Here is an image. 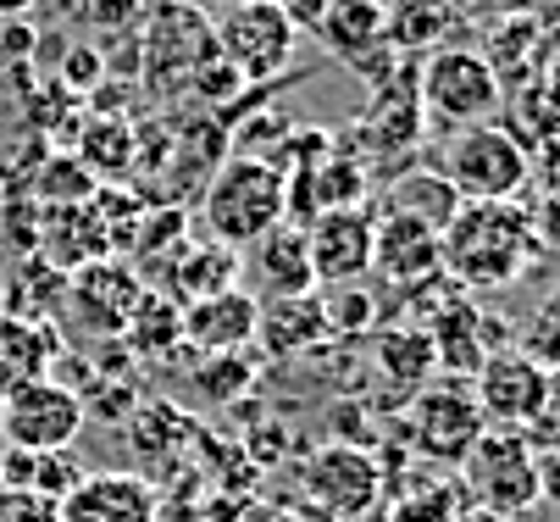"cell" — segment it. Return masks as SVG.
<instances>
[{
  "label": "cell",
  "instance_id": "6da1fadb",
  "mask_svg": "<svg viewBox=\"0 0 560 522\" xmlns=\"http://www.w3.org/2000/svg\"><path fill=\"white\" fill-rule=\"evenodd\" d=\"M538 234L533 217L516 200H466L444 229V278L460 294L505 289L533 267Z\"/></svg>",
  "mask_w": 560,
  "mask_h": 522
},
{
  "label": "cell",
  "instance_id": "7a4b0ae2",
  "mask_svg": "<svg viewBox=\"0 0 560 522\" xmlns=\"http://www.w3.org/2000/svg\"><path fill=\"white\" fill-rule=\"evenodd\" d=\"M200 217H206V234L217 245L250 251L256 240H267L278 229V222H289V173L272 156L238 151L211 173Z\"/></svg>",
  "mask_w": 560,
  "mask_h": 522
},
{
  "label": "cell",
  "instance_id": "3957f363",
  "mask_svg": "<svg viewBox=\"0 0 560 522\" xmlns=\"http://www.w3.org/2000/svg\"><path fill=\"white\" fill-rule=\"evenodd\" d=\"M417 101L422 117L439 128H477V123H494L505 106V90L494 79V67L483 61V50L471 45H439L422 72H417Z\"/></svg>",
  "mask_w": 560,
  "mask_h": 522
},
{
  "label": "cell",
  "instance_id": "277c9868",
  "mask_svg": "<svg viewBox=\"0 0 560 522\" xmlns=\"http://www.w3.org/2000/svg\"><path fill=\"white\" fill-rule=\"evenodd\" d=\"M460 489L477 511L516 517L538 506V444L511 428H489L460 462Z\"/></svg>",
  "mask_w": 560,
  "mask_h": 522
},
{
  "label": "cell",
  "instance_id": "5b68a950",
  "mask_svg": "<svg viewBox=\"0 0 560 522\" xmlns=\"http://www.w3.org/2000/svg\"><path fill=\"white\" fill-rule=\"evenodd\" d=\"M439 173L455 184L460 200H516L533 178V156L500 123H477V128H455L444 139Z\"/></svg>",
  "mask_w": 560,
  "mask_h": 522
},
{
  "label": "cell",
  "instance_id": "8992f818",
  "mask_svg": "<svg viewBox=\"0 0 560 522\" xmlns=\"http://www.w3.org/2000/svg\"><path fill=\"white\" fill-rule=\"evenodd\" d=\"M300 500L311 517L323 522H355L366 511H377L383 500V462L366 444H316L300 462Z\"/></svg>",
  "mask_w": 560,
  "mask_h": 522
},
{
  "label": "cell",
  "instance_id": "52a82bcc",
  "mask_svg": "<svg viewBox=\"0 0 560 522\" xmlns=\"http://www.w3.org/2000/svg\"><path fill=\"white\" fill-rule=\"evenodd\" d=\"M84 401L78 390L56 384V379H23L7 390L0 401V433H7L18 451H34V456H56L67 444L84 433Z\"/></svg>",
  "mask_w": 560,
  "mask_h": 522
},
{
  "label": "cell",
  "instance_id": "ba28073f",
  "mask_svg": "<svg viewBox=\"0 0 560 522\" xmlns=\"http://www.w3.org/2000/svg\"><path fill=\"white\" fill-rule=\"evenodd\" d=\"M211 34H217V61H228L238 72V84L278 79L294 56V39H300L278 0H238Z\"/></svg>",
  "mask_w": 560,
  "mask_h": 522
},
{
  "label": "cell",
  "instance_id": "9c48e42d",
  "mask_svg": "<svg viewBox=\"0 0 560 522\" xmlns=\"http://www.w3.org/2000/svg\"><path fill=\"white\" fill-rule=\"evenodd\" d=\"M489 433L483 411H477L471 390L466 384H428L411 395V411H406V439L411 451L433 467H460L466 451Z\"/></svg>",
  "mask_w": 560,
  "mask_h": 522
},
{
  "label": "cell",
  "instance_id": "30bf717a",
  "mask_svg": "<svg viewBox=\"0 0 560 522\" xmlns=\"http://www.w3.org/2000/svg\"><path fill=\"white\" fill-rule=\"evenodd\" d=\"M544 395H549V372L533 356L511 350V345L494 350L483 367H477V379H471V401H477V411H483V422L511 428V433L538 428Z\"/></svg>",
  "mask_w": 560,
  "mask_h": 522
},
{
  "label": "cell",
  "instance_id": "8fae6325",
  "mask_svg": "<svg viewBox=\"0 0 560 522\" xmlns=\"http://www.w3.org/2000/svg\"><path fill=\"white\" fill-rule=\"evenodd\" d=\"M305 251H311V272L323 289L366 278L372 272V211L366 206L316 211L305 222Z\"/></svg>",
  "mask_w": 560,
  "mask_h": 522
},
{
  "label": "cell",
  "instance_id": "7c38bea8",
  "mask_svg": "<svg viewBox=\"0 0 560 522\" xmlns=\"http://www.w3.org/2000/svg\"><path fill=\"white\" fill-rule=\"evenodd\" d=\"M372 272L394 289H417L444 272V240L417 217L377 211L372 217Z\"/></svg>",
  "mask_w": 560,
  "mask_h": 522
},
{
  "label": "cell",
  "instance_id": "4fadbf2b",
  "mask_svg": "<svg viewBox=\"0 0 560 522\" xmlns=\"http://www.w3.org/2000/svg\"><path fill=\"white\" fill-rule=\"evenodd\" d=\"M56 522H162V489L139 473H84Z\"/></svg>",
  "mask_w": 560,
  "mask_h": 522
},
{
  "label": "cell",
  "instance_id": "5bb4252c",
  "mask_svg": "<svg viewBox=\"0 0 560 522\" xmlns=\"http://www.w3.org/2000/svg\"><path fill=\"white\" fill-rule=\"evenodd\" d=\"M256 317H261V301L238 283L217 289V294H200V301L184 306V345H195L200 356L245 350L256 339Z\"/></svg>",
  "mask_w": 560,
  "mask_h": 522
},
{
  "label": "cell",
  "instance_id": "9a60e30c",
  "mask_svg": "<svg viewBox=\"0 0 560 522\" xmlns=\"http://www.w3.org/2000/svg\"><path fill=\"white\" fill-rule=\"evenodd\" d=\"M500 128L522 144L527 156L555 162V156H560V84H549L544 72H538V79H527V84L505 90Z\"/></svg>",
  "mask_w": 560,
  "mask_h": 522
},
{
  "label": "cell",
  "instance_id": "2e32d148",
  "mask_svg": "<svg viewBox=\"0 0 560 522\" xmlns=\"http://www.w3.org/2000/svg\"><path fill=\"white\" fill-rule=\"evenodd\" d=\"M250 272V283L267 294V301H283V294H311L316 272H311V251H305V229L294 222H278L267 240L250 245V262L238 267Z\"/></svg>",
  "mask_w": 560,
  "mask_h": 522
},
{
  "label": "cell",
  "instance_id": "e0dca14e",
  "mask_svg": "<svg viewBox=\"0 0 560 522\" xmlns=\"http://www.w3.org/2000/svg\"><path fill=\"white\" fill-rule=\"evenodd\" d=\"M256 339L272 356H305L328 339V312H323V294H283V301H261L256 317Z\"/></svg>",
  "mask_w": 560,
  "mask_h": 522
},
{
  "label": "cell",
  "instance_id": "ac0fdd59",
  "mask_svg": "<svg viewBox=\"0 0 560 522\" xmlns=\"http://www.w3.org/2000/svg\"><path fill=\"white\" fill-rule=\"evenodd\" d=\"M139 294H144L139 278L128 267H117V262H90L84 272L72 278V306L84 312V323L101 328V334H122Z\"/></svg>",
  "mask_w": 560,
  "mask_h": 522
},
{
  "label": "cell",
  "instance_id": "d6986e66",
  "mask_svg": "<svg viewBox=\"0 0 560 522\" xmlns=\"http://www.w3.org/2000/svg\"><path fill=\"white\" fill-rule=\"evenodd\" d=\"M450 0H383V45L394 56H433L455 34Z\"/></svg>",
  "mask_w": 560,
  "mask_h": 522
},
{
  "label": "cell",
  "instance_id": "ffe728a7",
  "mask_svg": "<svg viewBox=\"0 0 560 522\" xmlns=\"http://www.w3.org/2000/svg\"><path fill=\"white\" fill-rule=\"evenodd\" d=\"M372 361L388 384L399 390H428L439 379V350H433V334L422 323H394V328H377L372 339Z\"/></svg>",
  "mask_w": 560,
  "mask_h": 522
},
{
  "label": "cell",
  "instance_id": "44dd1931",
  "mask_svg": "<svg viewBox=\"0 0 560 522\" xmlns=\"http://www.w3.org/2000/svg\"><path fill=\"white\" fill-rule=\"evenodd\" d=\"M460 206H466V200L455 195V184H450L439 167H428V173H399V178L388 184V206H383V211L417 217V222H428V229L444 240V229L455 222Z\"/></svg>",
  "mask_w": 560,
  "mask_h": 522
},
{
  "label": "cell",
  "instance_id": "7402d4cb",
  "mask_svg": "<svg viewBox=\"0 0 560 522\" xmlns=\"http://www.w3.org/2000/svg\"><path fill=\"white\" fill-rule=\"evenodd\" d=\"M316 39L355 67L361 56L383 45V0H328V18L316 28Z\"/></svg>",
  "mask_w": 560,
  "mask_h": 522
},
{
  "label": "cell",
  "instance_id": "603a6c76",
  "mask_svg": "<svg viewBox=\"0 0 560 522\" xmlns=\"http://www.w3.org/2000/svg\"><path fill=\"white\" fill-rule=\"evenodd\" d=\"M122 345L133 356H167V350H178L184 345V306L173 301L167 289H144L133 301V312H128V323H122Z\"/></svg>",
  "mask_w": 560,
  "mask_h": 522
},
{
  "label": "cell",
  "instance_id": "cb8c5ba5",
  "mask_svg": "<svg viewBox=\"0 0 560 522\" xmlns=\"http://www.w3.org/2000/svg\"><path fill=\"white\" fill-rule=\"evenodd\" d=\"M189 439H195V417L178 411V406H167V401L139 406L128 417V444H133L139 456H150V462H167L178 444H189Z\"/></svg>",
  "mask_w": 560,
  "mask_h": 522
},
{
  "label": "cell",
  "instance_id": "d4e9b609",
  "mask_svg": "<svg viewBox=\"0 0 560 522\" xmlns=\"http://www.w3.org/2000/svg\"><path fill=\"white\" fill-rule=\"evenodd\" d=\"M460 506H466V489L444 473H428L394 500V522H455Z\"/></svg>",
  "mask_w": 560,
  "mask_h": 522
},
{
  "label": "cell",
  "instance_id": "484cf974",
  "mask_svg": "<svg viewBox=\"0 0 560 522\" xmlns=\"http://www.w3.org/2000/svg\"><path fill=\"white\" fill-rule=\"evenodd\" d=\"M250 384H256V361H250L245 350L200 356V367H195V395H200L206 406H233Z\"/></svg>",
  "mask_w": 560,
  "mask_h": 522
},
{
  "label": "cell",
  "instance_id": "4316f807",
  "mask_svg": "<svg viewBox=\"0 0 560 522\" xmlns=\"http://www.w3.org/2000/svg\"><path fill=\"white\" fill-rule=\"evenodd\" d=\"M238 251H228V245H189V256H184V267H178V289L189 294V301H200V294H217V289H233L238 283Z\"/></svg>",
  "mask_w": 560,
  "mask_h": 522
},
{
  "label": "cell",
  "instance_id": "83f0119b",
  "mask_svg": "<svg viewBox=\"0 0 560 522\" xmlns=\"http://www.w3.org/2000/svg\"><path fill=\"white\" fill-rule=\"evenodd\" d=\"M323 312H328V334H372V328H377L372 289H355V283L323 289Z\"/></svg>",
  "mask_w": 560,
  "mask_h": 522
},
{
  "label": "cell",
  "instance_id": "f1b7e54d",
  "mask_svg": "<svg viewBox=\"0 0 560 522\" xmlns=\"http://www.w3.org/2000/svg\"><path fill=\"white\" fill-rule=\"evenodd\" d=\"M278 7H283V18H289L294 34H316V28H323V18H328V0H278Z\"/></svg>",
  "mask_w": 560,
  "mask_h": 522
},
{
  "label": "cell",
  "instance_id": "f546056e",
  "mask_svg": "<svg viewBox=\"0 0 560 522\" xmlns=\"http://www.w3.org/2000/svg\"><path fill=\"white\" fill-rule=\"evenodd\" d=\"M450 7H455L460 23H494V18L511 12V0H450Z\"/></svg>",
  "mask_w": 560,
  "mask_h": 522
},
{
  "label": "cell",
  "instance_id": "4dcf8cb0",
  "mask_svg": "<svg viewBox=\"0 0 560 522\" xmlns=\"http://www.w3.org/2000/svg\"><path fill=\"white\" fill-rule=\"evenodd\" d=\"M538 500L560 506V451H538Z\"/></svg>",
  "mask_w": 560,
  "mask_h": 522
},
{
  "label": "cell",
  "instance_id": "1f68e13d",
  "mask_svg": "<svg viewBox=\"0 0 560 522\" xmlns=\"http://www.w3.org/2000/svg\"><path fill=\"white\" fill-rule=\"evenodd\" d=\"M538 428H544V433H560V367H549V395H544Z\"/></svg>",
  "mask_w": 560,
  "mask_h": 522
},
{
  "label": "cell",
  "instance_id": "d6a6232c",
  "mask_svg": "<svg viewBox=\"0 0 560 522\" xmlns=\"http://www.w3.org/2000/svg\"><path fill=\"white\" fill-rule=\"evenodd\" d=\"M245 522H323V517H311V511H278V506H250Z\"/></svg>",
  "mask_w": 560,
  "mask_h": 522
},
{
  "label": "cell",
  "instance_id": "836d02e7",
  "mask_svg": "<svg viewBox=\"0 0 560 522\" xmlns=\"http://www.w3.org/2000/svg\"><path fill=\"white\" fill-rule=\"evenodd\" d=\"M538 72H544L549 84H560V23H555L549 39H544V67H538Z\"/></svg>",
  "mask_w": 560,
  "mask_h": 522
},
{
  "label": "cell",
  "instance_id": "e575fe53",
  "mask_svg": "<svg viewBox=\"0 0 560 522\" xmlns=\"http://www.w3.org/2000/svg\"><path fill=\"white\" fill-rule=\"evenodd\" d=\"M95 67H101V61H95V50H72L67 79H72V84H90V79H95Z\"/></svg>",
  "mask_w": 560,
  "mask_h": 522
},
{
  "label": "cell",
  "instance_id": "d590c367",
  "mask_svg": "<svg viewBox=\"0 0 560 522\" xmlns=\"http://www.w3.org/2000/svg\"><path fill=\"white\" fill-rule=\"evenodd\" d=\"M34 7V0H0V23H12V18H23Z\"/></svg>",
  "mask_w": 560,
  "mask_h": 522
},
{
  "label": "cell",
  "instance_id": "8d00e7d4",
  "mask_svg": "<svg viewBox=\"0 0 560 522\" xmlns=\"http://www.w3.org/2000/svg\"><path fill=\"white\" fill-rule=\"evenodd\" d=\"M466 522H516V517H494V511H477V506H471V511H466Z\"/></svg>",
  "mask_w": 560,
  "mask_h": 522
},
{
  "label": "cell",
  "instance_id": "74e56055",
  "mask_svg": "<svg viewBox=\"0 0 560 522\" xmlns=\"http://www.w3.org/2000/svg\"><path fill=\"white\" fill-rule=\"evenodd\" d=\"M549 195H560V156L549 162Z\"/></svg>",
  "mask_w": 560,
  "mask_h": 522
}]
</instances>
